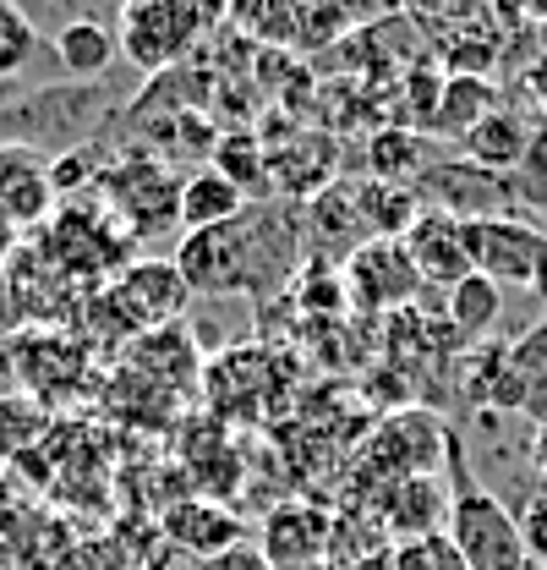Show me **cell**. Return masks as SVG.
<instances>
[{
  "label": "cell",
  "mask_w": 547,
  "mask_h": 570,
  "mask_svg": "<svg viewBox=\"0 0 547 570\" xmlns=\"http://www.w3.org/2000/svg\"><path fill=\"white\" fill-rule=\"evenodd\" d=\"M208 22H219V11L208 6H170V0H148L121 11V50L142 71H170L203 33Z\"/></svg>",
  "instance_id": "7"
},
{
  "label": "cell",
  "mask_w": 547,
  "mask_h": 570,
  "mask_svg": "<svg viewBox=\"0 0 547 570\" xmlns=\"http://www.w3.org/2000/svg\"><path fill=\"white\" fill-rule=\"evenodd\" d=\"M324 247H367V242H378L372 236V225H367V204H361V181H335V187H324L318 198H312V225H307ZM345 253V258H350Z\"/></svg>",
  "instance_id": "18"
},
{
  "label": "cell",
  "mask_w": 547,
  "mask_h": 570,
  "mask_svg": "<svg viewBox=\"0 0 547 570\" xmlns=\"http://www.w3.org/2000/svg\"><path fill=\"white\" fill-rule=\"evenodd\" d=\"M372 570H395V554H389V560H378V566H372Z\"/></svg>",
  "instance_id": "37"
},
{
  "label": "cell",
  "mask_w": 547,
  "mask_h": 570,
  "mask_svg": "<svg viewBox=\"0 0 547 570\" xmlns=\"http://www.w3.org/2000/svg\"><path fill=\"white\" fill-rule=\"evenodd\" d=\"M307 570H335V566H307Z\"/></svg>",
  "instance_id": "38"
},
{
  "label": "cell",
  "mask_w": 547,
  "mask_h": 570,
  "mask_svg": "<svg viewBox=\"0 0 547 570\" xmlns=\"http://www.w3.org/2000/svg\"><path fill=\"white\" fill-rule=\"evenodd\" d=\"M110 307L121 313V324L132 335L148 330H165V324H187V302H192V285L181 281L176 258H132L116 281L105 285Z\"/></svg>",
  "instance_id": "8"
},
{
  "label": "cell",
  "mask_w": 547,
  "mask_h": 570,
  "mask_svg": "<svg viewBox=\"0 0 547 570\" xmlns=\"http://www.w3.org/2000/svg\"><path fill=\"white\" fill-rule=\"evenodd\" d=\"M367 159H372V181L410 187L427 170V142H421V132H410V127H378L372 142H367Z\"/></svg>",
  "instance_id": "23"
},
{
  "label": "cell",
  "mask_w": 547,
  "mask_h": 570,
  "mask_svg": "<svg viewBox=\"0 0 547 570\" xmlns=\"http://www.w3.org/2000/svg\"><path fill=\"white\" fill-rule=\"evenodd\" d=\"M39 258H50L71 285H110L127 264H132V236L116 214L93 198H77V204H61L50 214V225L39 230Z\"/></svg>",
  "instance_id": "3"
},
{
  "label": "cell",
  "mask_w": 547,
  "mask_h": 570,
  "mask_svg": "<svg viewBox=\"0 0 547 570\" xmlns=\"http://www.w3.org/2000/svg\"><path fill=\"white\" fill-rule=\"evenodd\" d=\"M345 296L361 307V313H395V307H410L427 285L410 264L406 242H367L345 258Z\"/></svg>",
  "instance_id": "9"
},
{
  "label": "cell",
  "mask_w": 547,
  "mask_h": 570,
  "mask_svg": "<svg viewBox=\"0 0 547 570\" xmlns=\"http://www.w3.org/2000/svg\"><path fill=\"white\" fill-rule=\"evenodd\" d=\"M241 214H247V193L230 176H219L213 165L187 170V181H181V230L187 236L192 230H219V225H230Z\"/></svg>",
  "instance_id": "17"
},
{
  "label": "cell",
  "mask_w": 547,
  "mask_h": 570,
  "mask_svg": "<svg viewBox=\"0 0 547 570\" xmlns=\"http://www.w3.org/2000/svg\"><path fill=\"white\" fill-rule=\"evenodd\" d=\"M301 247V214L269 198L263 209H247L219 230H192L176 247V269L192 285V296H269L290 281Z\"/></svg>",
  "instance_id": "1"
},
{
  "label": "cell",
  "mask_w": 547,
  "mask_h": 570,
  "mask_svg": "<svg viewBox=\"0 0 547 570\" xmlns=\"http://www.w3.org/2000/svg\"><path fill=\"white\" fill-rule=\"evenodd\" d=\"M50 428V406L22 395V390H6L0 395V461H22Z\"/></svg>",
  "instance_id": "25"
},
{
  "label": "cell",
  "mask_w": 547,
  "mask_h": 570,
  "mask_svg": "<svg viewBox=\"0 0 547 570\" xmlns=\"http://www.w3.org/2000/svg\"><path fill=\"white\" fill-rule=\"evenodd\" d=\"M127 367L142 373V379H153V384H165V390H192L198 384V335L187 330V324H165V330H148V335H137L127 341Z\"/></svg>",
  "instance_id": "15"
},
{
  "label": "cell",
  "mask_w": 547,
  "mask_h": 570,
  "mask_svg": "<svg viewBox=\"0 0 547 570\" xmlns=\"http://www.w3.org/2000/svg\"><path fill=\"white\" fill-rule=\"evenodd\" d=\"M466 159L481 165V170H493V176H515L526 159H531V132H526V121L515 116V110H493L487 121H477L471 132H466Z\"/></svg>",
  "instance_id": "19"
},
{
  "label": "cell",
  "mask_w": 547,
  "mask_h": 570,
  "mask_svg": "<svg viewBox=\"0 0 547 570\" xmlns=\"http://www.w3.org/2000/svg\"><path fill=\"white\" fill-rule=\"evenodd\" d=\"M395 570H466V560H460V549L449 543V532H438V538L400 543V549H395Z\"/></svg>",
  "instance_id": "28"
},
{
  "label": "cell",
  "mask_w": 547,
  "mask_h": 570,
  "mask_svg": "<svg viewBox=\"0 0 547 570\" xmlns=\"http://www.w3.org/2000/svg\"><path fill=\"white\" fill-rule=\"evenodd\" d=\"M56 56L77 82H105V71L116 67V33L93 17H71L56 33Z\"/></svg>",
  "instance_id": "20"
},
{
  "label": "cell",
  "mask_w": 547,
  "mask_h": 570,
  "mask_svg": "<svg viewBox=\"0 0 547 570\" xmlns=\"http://www.w3.org/2000/svg\"><path fill=\"white\" fill-rule=\"evenodd\" d=\"M498 307H504V285H493L487 275H466V281L449 291V330L460 335V341H477L487 335L493 324H498Z\"/></svg>",
  "instance_id": "24"
},
{
  "label": "cell",
  "mask_w": 547,
  "mask_h": 570,
  "mask_svg": "<svg viewBox=\"0 0 547 570\" xmlns=\"http://www.w3.org/2000/svg\"><path fill=\"white\" fill-rule=\"evenodd\" d=\"M509 181H515V198H520L526 209H547V142L531 148V159H526Z\"/></svg>",
  "instance_id": "29"
},
{
  "label": "cell",
  "mask_w": 547,
  "mask_h": 570,
  "mask_svg": "<svg viewBox=\"0 0 547 570\" xmlns=\"http://www.w3.org/2000/svg\"><path fill=\"white\" fill-rule=\"evenodd\" d=\"M400 242H406V253H410V264H416V275H421V285L455 291L466 275H477V269H471V253H466V219H455V214L421 209V219L410 225Z\"/></svg>",
  "instance_id": "13"
},
{
  "label": "cell",
  "mask_w": 547,
  "mask_h": 570,
  "mask_svg": "<svg viewBox=\"0 0 547 570\" xmlns=\"http://www.w3.org/2000/svg\"><path fill=\"white\" fill-rule=\"evenodd\" d=\"M444 461H449V543L460 549V560L466 570H526V538H520V521L504 510V499H493L481 489L477 478L466 472V450H460V439L449 433V450H444Z\"/></svg>",
  "instance_id": "2"
},
{
  "label": "cell",
  "mask_w": 547,
  "mask_h": 570,
  "mask_svg": "<svg viewBox=\"0 0 547 570\" xmlns=\"http://www.w3.org/2000/svg\"><path fill=\"white\" fill-rule=\"evenodd\" d=\"M498 110V88L493 77H444V99H438V116H432V132L438 138H466L477 121H487Z\"/></svg>",
  "instance_id": "21"
},
{
  "label": "cell",
  "mask_w": 547,
  "mask_h": 570,
  "mask_svg": "<svg viewBox=\"0 0 547 570\" xmlns=\"http://www.w3.org/2000/svg\"><path fill=\"white\" fill-rule=\"evenodd\" d=\"M56 187H50V154L0 142V214L17 230H44L56 214Z\"/></svg>",
  "instance_id": "12"
},
{
  "label": "cell",
  "mask_w": 547,
  "mask_h": 570,
  "mask_svg": "<svg viewBox=\"0 0 547 570\" xmlns=\"http://www.w3.org/2000/svg\"><path fill=\"white\" fill-rule=\"evenodd\" d=\"M116 110L110 82H67V88H39L33 99L0 105V142L39 148V154H71L105 116Z\"/></svg>",
  "instance_id": "4"
},
{
  "label": "cell",
  "mask_w": 547,
  "mask_h": 570,
  "mask_svg": "<svg viewBox=\"0 0 547 570\" xmlns=\"http://www.w3.org/2000/svg\"><path fill=\"white\" fill-rule=\"evenodd\" d=\"M159 532L170 538V549H181V554L198 560V566L213 560V554H225V549H236V543H247V538H241V515L203 494L176 499V504L159 515Z\"/></svg>",
  "instance_id": "14"
},
{
  "label": "cell",
  "mask_w": 547,
  "mask_h": 570,
  "mask_svg": "<svg viewBox=\"0 0 547 570\" xmlns=\"http://www.w3.org/2000/svg\"><path fill=\"white\" fill-rule=\"evenodd\" d=\"M33 50H39L33 17H28L22 6H6V0H0V77H17V71L33 61Z\"/></svg>",
  "instance_id": "27"
},
{
  "label": "cell",
  "mask_w": 547,
  "mask_h": 570,
  "mask_svg": "<svg viewBox=\"0 0 547 570\" xmlns=\"http://www.w3.org/2000/svg\"><path fill=\"white\" fill-rule=\"evenodd\" d=\"M198 570H274V566L263 560V549H258V543H236V549H225V554L203 560Z\"/></svg>",
  "instance_id": "31"
},
{
  "label": "cell",
  "mask_w": 547,
  "mask_h": 570,
  "mask_svg": "<svg viewBox=\"0 0 547 570\" xmlns=\"http://www.w3.org/2000/svg\"><path fill=\"white\" fill-rule=\"evenodd\" d=\"M537 472H543V478H547V433H543V439H537Z\"/></svg>",
  "instance_id": "36"
},
{
  "label": "cell",
  "mask_w": 547,
  "mask_h": 570,
  "mask_svg": "<svg viewBox=\"0 0 547 570\" xmlns=\"http://www.w3.org/2000/svg\"><path fill=\"white\" fill-rule=\"evenodd\" d=\"M471 269L493 285H526L547 296V230L526 219H466Z\"/></svg>",
  "instance_id": "6"
},
{
  "label": "cell",
  "mask_w": 547,
  "mask_h": 570,
  "mask_svg": "<svg viewBox=\"0 0 547 570\" xmlns=\"http://www.w3.org/2000/svg\"><path fill=\"white\" fill-rule=\"evenodd\" d=\"M198 560H187L181 549H153L148 560H142V570H192Z\"/></svg>",
  "instance_id": "33"
},
{
  "label": "cell",
  "mask_w": 547,
  "mask_h": 570,
  "mask_svg": "<svg viewBox=\"0 0 547 570\" xmlns=\"http://www.w3.org/2000/svg\"><path fill=\"white\" fill-rule=\"evenodd\" d=\"M11 335H22V324H17V307H11V291H6V269H0V346Z\"/></svg>",
  "instance_id": "32"
},
{
  "label": "cell",
  "mask_w": 547,
  "mask_h": 570,
  "mask_svg": "<svg viewBox=\"0 0 547 570\" xmlns=\"http://www.w3.org/2000/svg\"><path fill=\"white\" fill-rule=\"evenodd\" d=\"M526 82H531V94H537V99L547 105V56H543V61H537L531 71H526Z\"/></svg>",
  "instance_id": "35"
},
{
  "label": "cell",
  "mask_w": 547,
  "mask_h": 570,
  "mask_svg": "<svg viewBox=\"0 0 547 570\" xmlns=\"http://www.w3.org/2000/svg\"><path fill=\"white\" fill-rule=\"evenodd\" d=\"M219 176H230L247 198L252 193H263V198H274L269 187V148H263V138L258 132H247V127H230V132H219V142H213V159H208Z\"/></svg>",
  "instance_id": "22"
},
{
  "label": "cell",
  "mask_w": 547,
  "mask_h": 570,
  "mask_svg": "<svg viewBox=\"0 0 547 570\" xmlns=\"http://www.w3.org/2000/svg\"><path fill=\"white\" fill-rule=\"evenodd\" d=\"M449 483H438V478H406V483H395V494H389V532H400V543H416V538H438V532H449Z\"/></svg>",
  "instance_id": "16"
},
{
  "label": "cell",
  "mask_w": 547,
  "mask_h": 570,
  "mask_svg": "<svg viewBox=\"0 0 547 570\" xmlns=\"http://www.w3.org/2000/svg\"><path fill=\"white\" fill-rule=\"evenodd\" d=\"M105 181V159L93 148H71V154H56L50 159V187L61 204H77V198H93Z\"/></svg>",
  "instance_id": "26"
},
{
  "label": "cell",
  "mask_w": 547,
  "mask_h": 570,
  "mask_svg": "<svg viewBox=\"0 0 547 570\" xmlns=\"http://www.w3.org/2000/svg\"><path fill=\"white\" fill-rule=\"evenodd\" d=\"M181 181L159 154H127L121 165H105L99 204L127 225L132 242H148L159 230H181Z\"/></svg>",
  "instance_id": "5"
},
{
  "label": "cell",
  "mask_w": 547,
  "mask_h": 570,
  "mask_svg": "<svg viewBox=\"0 0 547 570\" xmlns=\"http://www.w3.org/2000/svg\"><path fill=\"white\" fill-rule=\"evenodd\" d=\"M6 352H11V379L22 384V395H33L44 406L61 401L67 390H77L82 367H88L82 341L71 346L67 330H22V335L6 341Z\"/></svg>",
  "instance_id": "10"
},
{
  "label": "cell",
  "mask_w": 547,
  "mask_h": 570,
  "mask_svg": "<svg viewBox=\"0 0 547 570\" xmlns=\"http://www.w3.org/2000/svg\"><path fill=\"white\" fill-rule=\"evenodd\" d=\"M329 543H335V515L312 499H285L263 515V560L274 570H307L329 560Z\"/></svg>",
  "instance_id": "11"
},
{
  "label": "cell",
  "mask_w": 547,
  "mask_h": 570,
  "mask_svg": "<svg viewBox=\"0 0 547 570\" xmlns=\"http://www.w3.org/2000/svg\"><path fill=\"white\" fill-rule=\"evenodd\" d=\"M17 247H22V230H17V225H11V219L0 214V269H6V264L17 258Z\"/></svg>",
  "instance_id": "34"
},
{
  "label": "cell",
  "mask_w": 547,
  "mask_h": 570,
  "mask_svg": "<svg viewBox=\"0 0 547 570\" xmlns=\"http://www.w3.org/2000/svg\"><path fill=\"white\" fill-rule=\"evenodd\" d=\"M515 521H520L526 554H531V560H543V566H547V489H543V494H531V499H526V510H520Z\"/></svg>",
  "instance_id": "30"
}]
</instances>
